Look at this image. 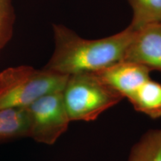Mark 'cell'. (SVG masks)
<instances>
[{
    "label": "cell",
    "mask_w": 161,
    "mask_h": 161,
    "mask_svg": "<svg viewBox=\"0 0 161 161\" xmlns=\"http://www.w3.org/2000/svg\"><path fill=\"white\" fill-rule=\"evenodd\" d=\"M53 28L55 50L43 69L66 75L96 72L123 61L135 32L128 26L110 37L86 40L62 25Z\"/></svg>",
    "instance_id": "obj_1"
},
{
    "label": "cell",
    "mask_w": 161,
    "mask_h": 161,
    "mask_svg": "<svg viewBox=\"0 0 161 161\" xmlns=\"http://www.w3.org/2000/svg\"><path fill=\"white\" fill-rule=\"evenodd\" d=\"M68 77L29 66L7 68L0 72V109L27 108L46 94L63 91Z\"/></svg>",
    "instance_id": "obj_2"
},
{
    "label": "cell",
    "mask_w": 161,
    "mask_h": 161,
    "mask_svg": "<svg viewBox=\"0 0 161 161\" xmlns=\"http://www.w3.org/2000/svg\"><path fill=\"white\" fill-rule=\"evenodd\" d=\"M63 97L71 122L96 120L124 98L94 72L69 75Z\"/></svg>",
    "instance_id": "obj_3"
},
{
    "label": "cell",
    "mask_w": 161,
    "mask_h": 161,
    "mask_svg": "<svg viewBox=\"0 0 161 161\" xmlns=\"http://www.w3.org/2000/svg\"><path fill=\"white\" fill-rule=\"evenodd\" d=\"M29 114V137L39 143L55 144L68 129L70 120L63 91L42 96L26 108Z\"/></svg>",
    "instance_id": "obj_4"
},
{
    "label": "cell",
    "mask_w": 161,
    "mask_h": 161,
    "mask_svg": "<svg viewBox=\"0 0 161 161\" xmlns=\"http://www.w3.org/2000/svg\"><path fill=\"white\" fill-rule=\"evenodd\" d=\"M123 61L161 72V23L148 25L134 32Z\"/></svg>",
    "instance_id": "obj_5"
},
{
    "label": "cell",
    "mask_w": 161,
    "mask_h": 161,
    "mask_svg": "<svg viewBox=\"0 0 161 161\" xmlns=\"http://www.w3.org/2000/svg\"><path fill=\"white\" fill-rule=\"evenodd\" d=\"M151 70L140 64L121 61L94 72L123 98H129L138 87L150 79Z\"/></svg>",
    "instance_id": "obj_6"
},
{
    "label": "cell",
    "mask_w": 161,
    "mask_h": 161,
    "mask_svg": "<svg viewBox=\"0 0 161 161\" xmlns=\"http://www.w3.org/2000/svg\"><path fill=\"white\" fill-rule=\"evenodd\" d=\"M128 99L136 111L153 119L161 117V84L158 82L150 78Z\"/></svg>",
    "instance_id": "obj_7"
},
{
    "label": "cell",
    "mask_w": 161,
    "mask_h": 161,
    "mask_svg": "<svg viewBox=\"0 0 161 161\" xmlns=\"http://www.w3.org/2000/svg\"><path fill=\"white\" fill-rule=\"evenodd\" d=\"M29 120L26 108L0 109V142L29 137Z\"/></svg>",
    "instance_id": "obj_8"
},
{
    "label": "cell",
    "mask_w": 161,
    "mask_h": 161,
    "mask_svg": "<svg viewBox=\"0 0 161 161\" xmlns=\"http://www.w3.org/2000/svg\"><path fill=\"white\" fill-rule=\"evenodd\" d=\"M127 161H161V128L144 133L132 146Z\"/></svg>",
    "instance_id": "obj_9"
},
{
    "label": "cell",
    "mask_w": 161,
    "mask_h": 161,
    "mask_svg": "<svg viewBox=\"0 0 161 161\" xmlns=\"http://www.w3.org/2000/svg\"><path fill=\"white\" fill-rule=\"evenodd\" d=\"M133 10L129 27L134 31L153 23H160L161 0H128Z\"/></svg>",
    "instance_id": "obj_10"
},
{
    "label": "cell",
    "mask_w": 161,
    "mask_h": 161,
    "mask_svg": "<svg viewBox=\"0 0 161 161\" xmlns=\"http://www.w3.org/2000/svg\"><path fill=\"white\" fill-rule=\"evenodd\" d=\"M14 23L12 0H0V52L12 37Z\"/></svg>",
    "instance_id": "obj_11"
},
{
    "label": "cell",
    "mask_w": 161,
    "mask_h": 161,
    "mask_svg": "<svg viewBox=\"0 0 161 161\" xmlns=\"http://www.w3.org/2000/svg\"><path fill=\"white\" fill-rule=\"evenodd\" d=\"M160 23H161V20H160Z\"/></svg>",
    "instance_id": "obj_12"
}]
</instances>
